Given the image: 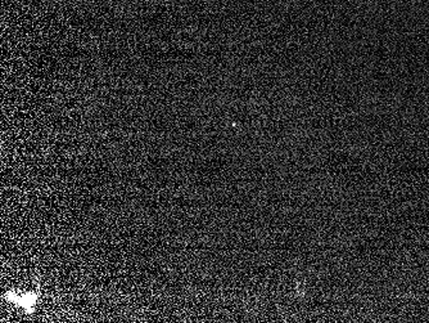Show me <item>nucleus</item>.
Wrapping results in <instances>:
<instances>
[{
  "mask_svg": "<svg viewBox=\"0 0 429 323\" xmlns=\"http://www.w3.org/2000/svg\"><path fill=\"white\" fill-rule=\"evenodd\" d=\"M35 300H36V297L32 296V295H25L22 297H17V304H19L25 309H29L31 312L32 308H34Z\"/></svg>",
  "mask_w": 429,
  "mask_h": 323,
  "instance_id": "obj_1",
  "label": "nucleus"
}]
</instances>
